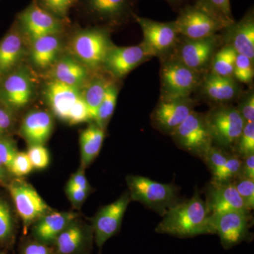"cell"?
I'll return each mask as SVG.
<instances>
[{
	"mask_svg": "<svg viewBox=\"0 0 254 254\" xmlns=\"http://www.w3.org/2000/svg\"><path fill=\"white\" fill-rule=\"evenodd\" d=\"M252 220L250 213L230 211L210 215L208 224L211 234L220 237L222 247L230 250L242 242L253 240L250 231Z\"/></svg>",
	"mask_w": 254,
	"mask_h": 254,
	"instance_id": "277c9868",
	"label": "cell"
},
{
	"mask_svg": "<svg viewBox=\"0 0 254 254\" xmlns=\"http://www.w3.org/2000/svg\"><path fill=\"white\" fill-rule=\"evenodd\" d=\"M0 254H8L5 253V252H1V251H0Z\"/></svg>",
	"mask_w": 254,
	"mask_h": 254,
	"instance_id": "f907efd6",
	"label": "cell"
},
{
	"mask_svg": "<svg viewBox=\"0 0 254 254\" xmlns=\"http://www.w3.org/2000/svg\"><path fill=\"white\" fill-rule=\"evenodd\" d=\"M7 187L18 215L22 220L25 234L36 220L53 210L34 187L26 180L14 179L10 181Z\"/></svg>",
	"mask_w": 254,
	"mask_h": 254,
	"instance_id": "ba28073f",
	"label": "cell"
},
{
	"mask_svg": "<svg viewBox=\"0 0 254 254\" xmlns=\"http://www.w3.org/2000/svg\"><path fill=\"white\" fill-rule=\"evenodd\" d=\"M23 45L21 37L10 33L0 42V71L6 72L14 67L22 57Z\"/></svg>",
	"mask_w": 254,
	"mask_h": 254,
	"instance_id": "83f0119b",
	"label": "cell"
},
{
	"mask_svg": "<svg viewBox=\"0 0 254 254\" xmlns=\"http://www.w3.org/2000/svg\"><path fill=\"white\" fill-rule=\"evenodd\" d=\"M20 21L32 39L48 35H56L62 29L61 20L43 9L36 3L20 14Z\"/></svg>",
	"mask_w": 254,
	"mask_h": 254,
	"instance_id": "2e32d148",
	"label": "cell"
},
{
	"mask_svg": "<svg viewBox=\"0 0 254 254\" xmlns=\"http://www.w3.org/2000/svg\"><path fill=\"white\" fill-rule=\"evenodd\" d=\"M228 156L229 153L221 148L214 146H212L203 156V160L213 174V180L218 177Z\"/></svg>",
	"mask_w": 254,
	"mask_h": 254,
	"instance_id": "d590c367",
	"label": "cell"
},
{
	"mask_svg": "<svg viewBox=\"0 0 254 254\" xmlns=\"http://www.w3.org/2000/svg\"><path fill=\"white\" fill-rule=\"evenodd\" d=\"M207 206L210 215L230 211L250 213L233 182L215 183L212 182L207 194Z\"/></svg>",
	"mask_w": 254,
	"mask_h": 254,
	"instance_id": "e0dca14e",
	"label": "cell"
},
{
	"mask_svg": "<svg viewBox=\"0 0 254 254\" xmlns=\"http://www.w3.org/2000/svg\"><path fill=\"white\" fill-rule=\"evenodd\" d=\"M200 87L205 98L217 104L228 103L240 95V86L235 78L212 72L203 77Z\"/></svg>",
	"mask_w": 254,
	"mask_h": 254,
	"instance_id": "44dd1931",
	"label": "cell"
},
{
	"mask_svg": "<svg viewBox=\"0 0 254 254\" xmlns=\"http://www.w3.org/2000/svg\"><path fill=\"white\" fill-rule=\"evenodd\" d=\"M76 1L77 0H37L36 4L61 20L66 17Z\"/></svg>",
	"mask_w": 254,
	"mask_h": 254,
	"instance_id": "8d00e7d4",
	"label": "cell"
},
{
	"mask_svg": "<svg viewBox=\"0 0 254 254\" xmlns=\"http://www.w3.org/2000/svg\"><path fill=\"white\" fill-rule=\"evenodd\" d=\"M175 23L179 35L190 39L214 36L225 28L216 18L195 5L183 8Z\"/></svg>",
	"mask_w": 254,
	"mask_h": 254,
	"instance_id": "30bf717a",
	"label": "cell"
},
{
	"mask_svg": "<svg viewBox=\"0 0 254 254\" xmlns=\"http://www.w3.org/2000/svg\"><path fill=\"white\" fill-rule=\"evenodd\" d=\"M237 178H247L254 180V154L243 159L240 173Z\"/></svg>",
	"mask_w": 254,
	"mask_h": 254,
	"instance_id": "c3c4849f",
	"label": "cell"
},
{
	"mask_svg": "<svg viewBox=\"0 0 254 254\" xmlns=\"http://www.w3.org/2000/svg\"><path fill=\"white\" fill-rule=\"evenodd\" d=\"M195 101L191 98L160 99L152 114L155 127L165 133H172L194 111Z\"/></svg>",
	"mask_w": 254,
	"mask_h": 254,
	"instance_id": "5bb4252c",
	"label": "cell"
},
{
	"mask_svg": "<svg viewBox=\"0 0 254 254\" xmlns=\"http://www.w3.org/2000/svg\"><path fill=\"white\" fill-rule=\"evenodd\" d=\"M245 123H254V94L253 92L242 97L237 108Z\"/></svg>",
	"mask_w": 254,
	"mask_h": 254,
	"instance_id": "f6af8a7d",
	"label": "cell"
},
{
	"mask_svg": "<svg viewBox=\"0 0 254 254\" xmlns=\"http://www.w3.org/2000/svg\"><path fill=\"white\" fill-rule=\"evenodd\" d=\"M55 79L65 84L78 88L88 78V70L83 64L72 58H62L55 65Z\"/></svg>",
	"mask_w": 254,
	"mask_h": 254,
	"instance_id": "d4e9b609",
	"label": "cell"
},
{
	"mask_svg": "<svg viewBox=\"0 0 254 254\" xmlns=\"http://www.w3.org/2000/svg\"><path fill=\"white\" fill-rule=\"evenodd\" d=\"M80 95L78 88L56 80L48 83L46 88L47 100L52 111L64 121H67L70 110Z\"/></svg>",
	"mask_w": 254,
	"mask_h": 254,
	"instance_id": "7402d4cb",
	"label": "cell"
},
{
	"mask_svg": "<svg viewBox=\"0 0 254 254\" xmlns=\"http://www.w3.org/2000/svg\"><path fill=\"white\" fill-rule=\"evenodd\" d=\"M66 192L68 199L71 202L73 207L78 209L81 208V205L86 200L88 193H90L87 190L68 185L66 186Z\"/></svg>",
	"mask_w": 254,
	"mask_h": 254,
	"instance_id": "bcb514c9",
	"label": "cell"
},
{
	"mask_svg": "<svg viewBox=\"0 0 254 254\" xmlns=\"http://www.w3.org/2000/svg\"><path fill=\"white\" fill-rule=\"evenodd\" d=\"M131 200L128 191L125 192L118 200L100 209L93 218L91 227L98 247H103L107 241L118 233Z\"/></svg>",
	"mask_w": 254,
	"mask_h": 254,
	"instance_id": "7c38bea8",
	"label": "cell"
},
{
	"mask_svg": "<svg viewBox=\"0 0 254 254\" xmlns=\"http://www.w3.org/2000/svg\"><path fill=\"white\" fill-rule=\"evenodd\" d=\"M133 18L141 28L143 36L141 43L150 56H165L177 46L180 35L177 31L175 21L159 22L135 14Z\"/></svg>",
	"mask_w": 254,
	"mask_h": 254,
	"instance_id": "9c48e42d",
	"label": "cell"
},
{
	"mask_svg": "<svg viewBox=\"0 0 254 254\" xmlns=\"http://www.w3.org/2000/svg\"><path fill=\"white\" fill-rule=\"evenodd\" d=\"M88 11L100 21L109 23L133 17V0H85Z\"/></svg>",
	"mask_w": 254,
	"mask_h": 254,
	"instance_id": "cb8c5ba5",
	"label": "cell"
},
{
	"mask_svg": "<svg viewBox=\"0 0 254 254\" xmlns=\"http://www.w3.org/2000/svg\"><path fill=\"white\" fill-rule=\"evenodd\" d=\"M118 95V88L114 83H110L107 88L104 98L100 103L94 120V123L103 129L105 130L113 116L117 105Z\"/></svg>",
	"mask_w": 254,
	"mask_h": 254,
	"instance_id": "d6a6232c",
	"label": "cell"
},
{
	"mask_svg": "<svg viewBox=\"0 0 254 254\" xmlns=\"http://www.w3.org/2000/svg\"><path fill=\"white\" fill-rule=\"evenodd\" d=\"M19 254H54L50 246L41 243L33 238H27L21 242Z\"/></svg>",
	"mask_w": 254,
	"mask_h": 254,
	"instance_id": "ee69618b",
	"label": "cell"
},
{
	"mask_svg": "<svg viewBox=\"0 0 254 254\" xmlns=\"http://www.w3.org/2000/svg\"><path fill=\"white\" fill-rule=\"evenodd\" d=\"M203 79L202 73L175 58L167 60L160 68V99L190 98Z\"/></svg>",
	"mask_w": 254,
	"mask_h": 254,
	"instance_id": "7a4b0ae2",
	"label": "cell"
},
{
	"mask_svg": "<svg viewBox=\"0 0 254 254\" xmlns=\"http://www.w3.org/2000/svg\"><path fill=\"white\" fill-rule=\"evenodd\" d=\"M177 146L203 158L213 146L205 115L193 111L171 133Z\"/></svg>",
	"mask_w": 254,
	"mask_h": 254,
	"instance_id": "8992f818",
	"label": "cell"
},
{
	"mask_svg": "<svg viewBox=\"0 0 254 254\" xmlns=\"http://www.w3.org/2000/svg\"><path fill=\"white\" fill-rule=\"evenodd\" d=\"M53 119L44 110H33L23 118L21 123V136L30 145H43L51 135Z\"/></svg>",
	"mask_w": 254,
	"mask_h": 254,
	"instance_id": "ffe728a7",
	"label": "cell"
},
{
	"mask_svg": "<svg viewBox=\"0 0 254 254\" xmlns=\"http://www.w3.org/2000/svg\"><path fill=\"white\" fill-rule=\"evenodd\" d=\"M12 123V117L11 113L4 108H0V137L9 129Z\"/></svg>",
	"mask_w": 254,
	"mask_h": 254,
	"instance_id": "681fc988",
	"label": "cell"
},
{
	"mask_svg": "<svg viewBox=\"0 0 254 254\" xmlns=\"http://www.w3.org/2000/svg\"><path fill=\"white\" fill-rule=\"evenodd\" d=\"M16 234V222L11 208L6 200L0 197V244L11 247L14 245Z\"/></svg>",
	"mask_w": 254,
	"mask_h": 254,
	"instance_id": "f546056e",
	"label": "cell"
},
{
	"mask_svg": "<svg viewBox=\"0 0 254 254\" xmlns=\"http://www.w3.org/2000/svg\"><path fill=\"white\" fill-rule=\"evenodd\" d=\"M235 188L249 210L254 208V180L247 178H237L233 182Z\"/></svg>",
	"mask_w": 254,
	"mask_h": 254,
	"instance_id": "f35d334b",
	"label": "cell"
},
{
	"mask_svg": "<svg viewBox=\"0 0 254 254\" xmlns=\"http://www.w3.org/2000/svg\"><path fill=\"white\" fill-rule=\"evenodd\" d=\"M237 55L232 47L224 46L214 55L211 72L225 77H233Z\"/></svg>",
	"mask_w": 254,
	"mask_h": 254,
	"instance_id": "1f68e13d",
	"label": "cell"
},
{
	"mask_svg": "<svg viewBox=\"0 0 254 254\" xmlns=\"http://www.w3.org/2000/svg\"><path fill=\"white\" fill-rule=\"evenodd\" d=\"M105 138V130L95 123L91 124L80 136L81 167L86 168L99 154Z\"/></svg>",
	"mask_w": 254,
	"mask_h": 254,
	"instance_id": "484cf974",
	"label": "cell"
},
{
	"mask_svg": "<svg viewBox=\"0 0 254 254\" xmlns=\"http://www.w3.org/2000/svg\"><path fill=\"white\" fill-rule=\"evenodd\" d=\"M210 215L206 203L195 190L190 199L176 203L165 211L155 232L179 238L208 235L211 234L208 224Z\"/></svg>",
	"mask_w": 254,
	"mask_h": 254,
	"instance_id": "6da1fadb",
	"label": "cell"
},
{
	"mask_svg": "<svg viewBox=\"0 0 254 254\" xmlns=\"http://www.w3.org/2000/svg\"><path fill=\"white\" fill-rule=\"evenodd\" d=\"M235 145L237 155L242 159L254 154V123H245Z\"/></svg>",
	"mask_w": 254,
	"mask_h": 254,
	"instance_id": "836d02e7",
	"label": "cell"
},
{
	"mask_svg": "<svg viewBox=\"0 0 254 254\" xmlns=\"http://www.w3.org/2000/svg\"><path fill=\"white\" fill-rule=\"evenodd\" d=\"M78 217V213L73 212H55L52 210L32 225V237L51 247L58 235Z\"/></svg>",
	"mask_w": 254,
	"mask_h": 254,
	"instance_id": "d6986e66",
	"label": "cell"
},
{
	"mask_svg": "<svg viewBox=\"0 0 254 254\" xmlns=\"http://www.w3.org/2000/svg\"><path fill=\"white\" fill-rule=\"evenodd\" d=\"M114 45L104 29L93 28L79 32L71 42V50L76 60L89 68L103 66Z\"/></svg>",
	"mask_w": 254,
	"mask_h": 254,
	"instance_id": "5b68a950",
	"label": "cell"
},
{
	"mask_svg": "<svg viewBox=\"0 0 254 254\" xmlns=\"http://www.w3.org/2000/svg\"><path fill=\"white\" fill-rule=\"evenodd\" d=\"M242 161L238 155L229 154L228 158L218 177L213 180L215 183H223V182H232L238 177L242 168Z\"/></svg>",
	"mask_w": 254,
	"mask_h": 254,
	"instance_id": "74e56055",
	"label": "cell"
},
{
	"mask_svg": "<svg viewBox=\"0 0 254 254\" xmlns=\"http://www.w3.org/2000/svg\"><path fill=\"white\" fill-rule=\"evenodd\" d=\"M110 83L104 78H96L87 86L84 93L82 95L89 110L92 121L94 122L97 111Z\"/></svg>",
	"mask_w": 254,
	"mask_h": 254,
	"instance_id": "4dcf8cb0",
	"label": "cell"
},
{
	"mask_svg": "<svg viewBox=\"0 0 254 254\" xmlns=\"http://www.w3.org/2000/svg\"><path fill=\"white\" fill-rule=\"evenodd\" d=\"M221 37L218 35L200 38L190 39L185 38L177 48L173 58L184 64L187 67L203 73L212 60L220 44Z\"/></svg>",
	"mask_w": 254,
	"mask_h": 254,
	"instance_id": "8fae6325",
	"label": "cell"
},
{
	"mask_svg": "<svg viewBox=\"0 0 254 254\" xmlns=\"http://www.w3.org/2000/svg\"><path fill=\"white\" fill-rule=\"evenodd\" d=\"M131 200L143 203L163 215L176 204L177 189L170 184H162L139 175L127 177Z\"/></svg>",
	"mask_w": 254,
	"mask_h": 254,
	"instance_id": "3957f363",
	"label": "cell"
},
{
	"mask_svg": "<svg viewBox=\"0 0 254 254\" xmlns=\"http://www.w3.org/2000/svg\"><path fill=\"white\" fill-rule=\"evenodd\" d=\"M60 49V42L56 35H48L33 40L31 58L39 68L50 66L55 60Z\"/></svg>",
	"mask_w": 254,
	"mask_h": 254,
	"instance_id": "4316f807",
	"label": "cell"
},
{
	"mask_svg": "<svg viewBox=\"0 0 254 254\" xmlns=\"http://www.w3.org/2000/svg\"><path fill=\"white\" fill-rule=\"evenodd\" d=\"M169 1H180V0H169Z\"/></svg>",
	"mask_w": 254,
	"mask_h": 254,
	"instance_id": "816d5d0a",
	"label": "cell"
},
{
	"mask_svg": "<svg viewBox=\"0 0 254 254\" xmlns=\"http://www.w3.org/2000/svg\"><path fill=\"white\" fill-rule=\"evenodd\" d=\"M91 226L78 220L71 222L51 246L54 254H90L93 248Z\"/></svg>",
	"mask_w": 254,
	"mask_h": 254,
	"instance_id": "4fadbf2b",
	"label": "cell"
},
{
	"mask_svg": "<svg viewBox=\"0 0 254 254\" xmlns=\"http://www.w3.org/2000/svg\"><path fill=\"white\" fill-rule=\"evenodd\" d=\"M27 154L33 168L36 170H43L49 165V153L43 145H30Z\"/></svg>",
	"mask_w": 254,
	"mask_h": 254,
	"instance_id": "60d3db41",
	"label": "cell"
},
{
	"mask_svg": "<svg viewBox=\"0 0 254 254\" xmlns=\"http://www.w3.org/2000/svg\"><path fill=\"white\" fill-rule=\"evenodd\" d=\"M89 121H92L89 110L81 95L70 110L66 122L70 125H75Z\"/></svg>",
	"mask_w": 254,
	"mask_h": 254,
	"instance_id": "ab89813d",
	"label": "cell"
},
{
	"mask_svg": "<svg viewBox=\"0 0 254 254\" xmlns=\"http://www.w3.org/2000/svg\"><path fill=\"white\" fill-rule=\"evenodd\" d=\"M17 153L16 145L12 139L0 137V160L9 173L11 163Z\"/></svg>",
	"mask_w": 254,
	"mask_h": 254,
	"instance_id": "b9f144b4",
	"label": "cell"
},
{
	"mask_svg": "<svg viewBox=\"0 0 254 254\" xmlns=\"http://www.w3.org/2000/svg\"><path fill=\"white\" fill-rule=\"evenodd\" d=\"M254 61L243 55L237 54L233 78L244 83H250L254 78Z\"/></svg>",
	"mask_w": 254,
	"mask_h": 254,
	"instance_id": "e575fe53",
	"label": "cell"
},
{
	"mask_svg": "<svg viewBox=\"0 0 254 254\" xmlns=\"http://www.w3.org/2000/svg\"><path fill=\"white\" fill-rule=\"evenodd\" d=\"M150 58L152 57L142 43L131 47L114 46L107 55L103 66L115 77L122 78Z\"/></svg>",
	"mask_w": 254,
	"mask_h": 254,
	"instance_id": "9a60e30c",
	"label": "cell"
},
{
	"mask_svg": "<svg viewBox=\"0 0 254 254\" xmlns=\"http://www.w3.org/2000/svg\"><path fill=\"white\" fill-rule=\"evenodd\" d=\"M195 5L216 18L225 28L235 23L230 0H197Z\"/></svg>",
	"mask_w": 254,
	"mask_h": 254,
	"instance_id": "f1b7e54d",
	"label": "cell"
},
{
	"mask_svg": "<svg viewBox=\"0 0 254 254\" xmlns=\"http://www.w3.org/2000/svg\"><path fill=\"white\" fill-rule=\"evenodd\" d=\"M68 185L77 187L81 190L91 191V187L88 183L84 173V168L81 166L76 173L73 174L68 182Z\"/></svg>",
	"mask_w": 254,
	"mask_h": 254,
	"instance_id": "7dc6e473",
	"label": "cell"
},
{
	"mask_svg": "<svg viewBox=\"0 0 254 254\" xmlns=\"http://www.w3.org/2000/svg\"><path fill=\"white\" fill-rule=\"evenodd\" d=\"M226 46L232 47L237 54L243 55L254 59V16L250 9L240 21L225 28Z\"/></svg>",
	"mask_w": 254,
	"mask_h": 254,
	"instance_id": "ac0fdd59",
	"label": "cell"
},
{
	"mask_svg": "<svg viewBox=\"0 0 254 254\" xmlns=\"http://www.w3.org/2000/svg\"><path fill=\"white\" fill-rule=\"evenodd\" d=\"M205 118L213 142L225 148L236 144L245 125L237 108L220 105L208 112Z\"/></svg>",
	"mask_w": 254,
	"mask_h": 254,
	"instance_id": "52a82bcc",
	"label": "cell"
},
{
	"mask_svg": "<svg viewBox=\"0 0 254 254\" xmlns=\"http://www.w3.org/2000/svg\"><path fill=\"white\" fill-rule=\"evenodd\" d=\"M33 169L27 153L18 151L11 163L9 173L17 177H23L31 173Z\"/></svg>",
	"mask_w": 254,
	"mask_h": 254,
	"instance_id": "7bdbcfd3",
	"label": "cell"
},
{
	"mask_svg": "<svg viewBox=\"0 0 254 254\" xmlns=\"http://www.w3.org/2000/svg\"><path fill=\"white\" fill-rule=\"evenodd\" d=\"M33 84L24 71L10 74L4 82L2 98L11 108L20 109L29 103L33 96Z\"/></svg>",
	"mask_w": 254,
	"mask_h": 254,
	"instance_id": "603a6c76",
	"label": "cell"
}]
</instances>
